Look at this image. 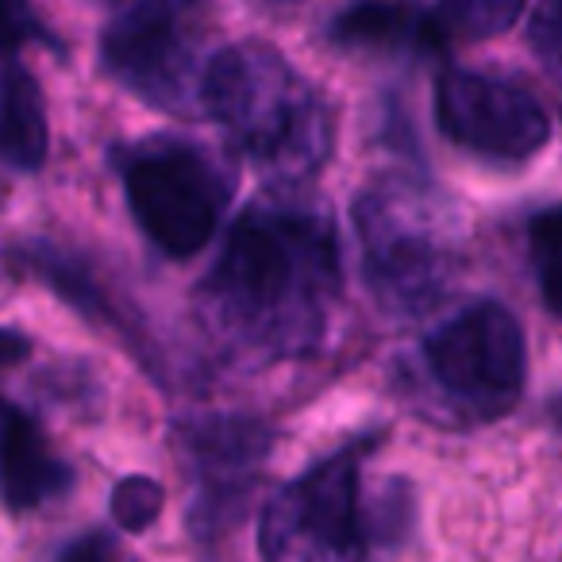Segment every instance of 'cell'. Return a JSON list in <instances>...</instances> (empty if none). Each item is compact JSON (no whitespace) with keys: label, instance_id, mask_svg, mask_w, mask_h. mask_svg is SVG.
<instances>
[{"label":"cell","instance_id":"1","mask_svg":"<svg viewBox=\"0 0 562 562\" xmlns=\"http://www.w3.org/2000/svg\"><path fill=\"white\" fill-rule=\"evenodd\" d=\"M344 290L331 216L301 196H262L224 235L196 285V321L239 362H290L328 336Z\"/></svg>","mask_w":562,"mask_h":562},{"label":"cell","instance_id":"2","mask_svg":"<svg viewBox=\"0 0 562 562\" xmlns=\"http://www.w3.org/2000/svg\"><path fill=\"white\" fill-rule=\"evenodd\" d=\"M201 112L243 158L281 181H308L336 147V109L270 43H235L209 58Z\"/></svg>","mask_w":562,"mask_h":562},{"label":"cell","instance_id":"3","mask_svg":"<svg viewBox=\"0 0 562 562\" xmlns=\"http://www.w3.org/2000/svg\"><path fill=\"white\" fill-rule=\"evenodd\" d=\"M127 209L170 258L201 255L235 196V170L186 135H147L112 147Z\"/></svg>","mask_w":562,"mask_h":562},{"label":"cell","instance_id":"4","mask_svg":"<svg viewBox=\"0 0 562 562\" xmlns=\"http://www.w3.org/2000/svg\"><path fill=\"white\" fill-rule=\"evenodd\" d=\"M351 220L367 285L385 313L420 316L443 301L454 250L424 189L405 178H378L359 193Z\"/></svg>","mask_w":562,"mask_h":562},{"label":"cell","instance_id":"5","mask_svg":"<svg viewBox=\"0 0 562 562\" xmlns=\"http://www.w3.org/2000/svg\"><path fill=\"white\" fill-rule=\"evenodd\" d=\"M209 0H124L101 35V66L162 112L201 109Z\"/></svg>","mask_w":562,"mask_h":562},{"label":"cell","instance_id":"6","mask_svg":"<svg viewBox=\"0 0 562 562\" xmlns=\"http://www.w3.org/2000/svg\"><path fill=\"white\" fill-rule=\"evenodd\" d=\"M370 439L328 454L281 485L258 520L262 559H362L374 551L370 501H362V454Z\"/></svg>","mask_w":562,"mask_h":562},{"label":"cell","instance_id":"7","mask_svg":"<svg viewBox=\"0 0 562 562\" xmlns=\"http://www.w3.org/2000/svg\"><path fill=\"white\" fill-rule=\"evenodd\" d=\"M424 367L470 420L513 413L528 382L524 328L501 301H470L424 339Z\"/></svg>","mask_w":562,"mask_h":562},{"label":"cell","instance_id":"8","mask_svg":"<svg viewBox=\"0 0 562 562\" xmlns=\"http://www.w3.org/2000/svg\"><path fill=\"white\" fill-rule=\"evenodd\" d=\"M273 431L258 416L204 413L173 424V451L193 482L186 524L201 543L220 539L247 516Z\"/></svg>","mask_w":562,"mask_h":562},{"label":"cell","instance_id":"9","mask_svg":"<svg viewBox=\"0 0 562 562\" xmlns=\"http://www.w3.org/2000/svg\"><path fill=\"white\" fill-rule=\"evenodd\" d=\"M436 124L454 147L490 162H528L551 139L543 104L513 78L447 70L436 86Z\"/></svg>","mask_w":562,"mask_h":562},{"label":"cell","instance_id":"10","mask_svg":"<svg viewBox=\"0 0 562 562\" xmlns=\"http://www.w3.org/2000/svg\"><path fill=\"white\" fill-rule=\"evenodd\" d=\"M74 490V470L27 408L0 401V501L27 513Z\"/></svg>","mask_w":562,"mask_h":562},{"label":"cell","instance_id":"11","mask_svg":"<svg viewBox=\"0 0 562 562\" xmlns=\"http://www.w3.org/2000/svg\"><path fill=\"white\" fill-rule=\"evenodd\" d=\"M331 43L347 50L393 58H436L447 50V32L420 0H355L331 20Z\"/></svg>","mask_w":562,"mask_h":562},{"label":"cell","instance_id":"12","mask_svg":"<svg viewBox=\"0 0 562 562\" xmlns=\"http://www.w3.org/2000/svg\"><path fill=\"white\" fill-rule=\"evenodd\" d=\"M47 150L50 127L40 81L16 63V55H0V162L12 170H40Z\"/></svg>","mask_w":562,"mask_h":562},{"label":"cell","instance_id":"13","mask_svg":"<svg viewBox=\"0 0 562 562\" xmlns=\"http://www.w3.org/2000/svg\"><path fill=\"white\" fill-rule=\"evenodd\" d=\"M12 258H16L32 278L47 281V290H55L66 305L86 313L89 321H101L104 328H116V331H124V336H132V321L120 313L109 285H104L93 273V266H86L78 255L35 239V243H24L20 250H12Z\"/></svg>","mask_w":562,"mask_h":562},{"label":"cell","instance_id":"14","mask_svg":"<svg viewBox=\"0 0 562 562\" xmlns=\"http://www.w3.org/2000/svg\"><path fill=\"white\" fill-rule=\"evenodd\" d=\"M528 0H436V16L447 40L482 43L505 35L524 16Z\"/></svg>","mask_w":562,"mask_h":562},{"label":"cell","instance_id":"15","mask_svg":"<svg viewBox=\"0 0 562 562\" xmlns=\"http://www.w3.org/2000/svg\"><path fill=\"white\" fill-rule=\"evenodd\" d=\"M162 497L166 493L155 477H147V474L124 477V482L112 490V520H116L124 531H132V536H139V531H147L150 524L158 520Z\"/></svg>","mask_w":562,"mask_h":562},{"label":"cell","instance_id":"16","mask_svg":"<svg viewBox=\"0 0 562 562\" xmlns=\"http://www.w3.org/2000/svg\"><path fill=\"white\" fill-rule=\"evenodd\" d=\"M27 43H43L50 50H63L32 0H0V55H16Z\"/></svg>","mask_w":562,"mask_h":562},{"label":"cell","instance_id":"17","mask_svg":"<svg viewBox=\"0 0 562 562\" xmlns=\"http://www.w3.org/2000/svg\"><path fill=\"white\" fill-rule=\"evenodd\" d=\"M528 43L547 78L562 89V0H539L536 16L528 20Z\"/></svg>","mask_w":562,"mask_h":562},{"label":"cell","instance_id":"18","mask_svg":"<svg viewBox=\"0 0 562 562\" xmlns=\"http://www.w3.org/2000/svg\"><path fill=\"white\" fill-rule=\"evenodd\" d=\"M120 547L116 539L109 536V531H86L81 539H74V543H66L63 551H58V559H116Z\"/></svg>","mask_w":562,"mask_h":562},{"label":"cell","instance_id":"19","mask_svg":"<svg viewBox=\"0 0 562 562\" xmlns=\"http://www.w3.org/2000/svg\"><path fill=\"white\" fill-rule=\"evenodd\" d=\"M531 243H536V250L543 258L562 255V204L531 220Z\"/></svg>","mask_w":562,"mask_h":562},{"label":"cell","instance_id":"20","mask_svg":"<svg viewBox=\"0 0 562 562\" xmlns=\"http://www.w3.org/2000/svg\"><path fill=\"white\" fill-rule=\"evenodd\" d=\"M27 355H32V339L20 336V331H12V328H0V374L20 367Z\"/></svg>","mask_w":562,"mask_h":562},{"label":"cell","instance_id":"21","mask_svg":"<svg viewBox=\"0 0 562 562\" xmlns=\"http://www.w3.org/2000/svg\"><path fill=\"white\" fill-rule=\"evenodd\" d=\"M539 281H543V305L562 321V255H554L551 262L543 266V278Z\"/></svg>","mask_w":562,"mask_h":562}]
</instances>
